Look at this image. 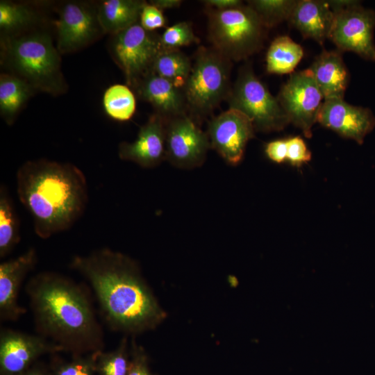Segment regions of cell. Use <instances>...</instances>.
Wrapping results in <instances>:
<instances>
[{
  "instance_id": "obj_12",
  "label": "cell",
  "mask_w": 375,
  "mask_h": 375,
  "mask_svg": "<svg viewBox=\"0 0 375 375\" xmlns=\"http://www.w3.org/2000/svg\"><path fill=\"white\" fill-rule=\"evenodd\" d=\"M210 148L209 139L188 115L165 122V160L180 169L201 166Z\"/></svg>"
},
{
  "instance_id": "obj_34",
  "label": "cell",
  "mask_w": 375,
  "mask_h": 375,
  "mask_svg": "<svg viewBox=\"0 0 375 375\" xmlns=\"http://www.w3.org/2000/svg\"><path fill=\"white\" fill-rule=\"evenodd\" d=\"M140 24L145 30L155 31L165 26L166 18L162 10L150 3H146L140 14Z\"/></svg>"
},
{
  "instance_id": "obj_29",
  "label": "cell",
  "mask_w": 375,
  "mask_h": 375,
  "mask_svg": "<svg viewBox=\"0 0 375 375\" xmlns=\"http://www.w3.org/2000/svg\"><path fill=\"white\" fill-rule=\"evenodd\" d=\"M295 0H251L249 6L265 28H271L288 20L294 8Z\"/></svg>"
},
{
  "instance_id": "obj_7",
  "label": "cell",
  "mask_w": 375,
  "mask_h": 375,
  "mask_svg": "<svg viewBox=\"0 0 375 375\" xmlns=\"http://www.w3.org/2000/svg\"><path fill=\"white\" fill-rule=\"evenodd\" d=\"M226 100L229 108L249 117L256 131H280L290 124L277 97L269 92L249 65L240 70Z\"/></svg>"
},
{
  "instance_id": "obj_30",
  "label": "cell",
  "mask_w": 375,
  "mask_h": 375,
  "mask_svg": "<svg viewBox=\"0 0 375 375\" xmlns=\"http://www.w3.org/2000/svg\"><path fill=\"white\" fill-rule=\"evenodd\" d=\"M98 352L72 356L69 360L61 359L53 354L49 365L51 375H97L95 360Z\"/></svg>"
},
{
  "instance_id": "obj_14",
  "label": "cell",
  "mask_w": 375,
  "mask_h": 375,
  "mask_svg": "<svg viewBox=\"0 0 375 375\" xmlns=\"http://www.w3.org/2000/svg\"><path fill=\"white\" fill-rule=\"evenodd\" d=\"M62 352L53 342L36 334L8 328L0 331V375H17L46 354Z\"/></svg>"
},
{
  "instance_id": "obj_21",
  "label": "cell",
  "mask_w": 375,
  "mask_h": 375,
  "mask_svg": "<svg viewBox=\"0 0 375 375\" xmlns=\"http://www.w3.org/2000/svg\"><path fill=\"white\" fill-rule=\"evenodd\" d=\"M145 1L104 0L97 3V14L104 34L115 35L140 22Z\"/></svg>"
},
{
  "instance_id": "obj_1",
  "label": "cell",
  "mask_w": 375,
  "mask_h": 375,
  "mask_svg": "<svg viewBox=\"0 0 375 375\" xmlns=\"http://www.w3.org/2000/svg\"><path fill=\"white\" fill-rule=\"evenodd\" d=\"M69 267L88 283L111 330L136 337L154 330L167 318L139 265L127 255L98 249L74 256Z\"/></svg>"
},
{
  "instance_id": "obj_16",
  "label": "cell",
  "mask_w": 375,
  "mask_h": 375,
  "mask_svg": "<svg viewBox=\"0 0 375 375\" xmlns=\"http://www.w3.org/2000/svg\"><path fill=\"white\" fill-rule=\"evenodd\" d=\"M38 262L34 248L0 264V321L15 322L26 310L18 301L21 286Z\"/></svg>"
},
{
  "instance_id": "obj_3",
  "label": "cell",
  "mask_w": 375,
  "mask_h": 375,
  "mask_svg": "<svg viewBox=\"0 0 375 375\" xmlns=\"http://www.w3.org/2000/svg\"><path fill=\"white\" fill-rule=\"evenodd\" d=\"M19 201L31 214L42 239L70 228L83 215L88 188L76 165L47 159L28 160L17 172Z\"/></svg>"
},
{
  "instance_id": "obj_11",
  "label": "cell",
  "mask_w": 375,
  "mask_h": 375,
  "mask_svg": "<svg viewBox=\"0 0 375 375\" xmlns=\"http://www.w3.org/2000/svg\"><path fill=\"white\" fill-rule=\"evenodd\" d=\"M56 47L62 53L81 50L104 35L100 25L97 3L83 1L63 2L56 22Z\"/></svg>"
},
{
  "instance_id": "obj_25",
  "label": "cell",
  "mask_w": 375,
  "mask_h": 375,
  "mask_svg": "<svg viewBox=\"0 0 375 375\" xmlns=\"http://www.w3.org/2000/svg\"><path fill=\"white\" fill-rule=\"evenodd\" d=\"M192 67L190 58L179 49H162L154 61L152 72L183 90Z\"/></svg>"
},
{
  "instance_id": "obj_27",
  "label": "cell",
  "mask_w": 375,
  "mask_h": 375,
  "mask_svg": "<svg viewBox=\"0 0 375 375\" xmlns=\"http://www.w3.org/2000/svg\"><path fill=\"white\" fill-rule=\"evenodd\" d=\"M106 114L112 119L124 122L135 113L136 100L133 92L126 85L115 84L106 89L103 97Z\"/></svg>"
},
{
  "instance_id": "obj_9",
  "label": "cell",
  "mask_w": 375,
  "mask_h": 375,
  "mask_svg": "<svg viewBox=\"0 0 375 375\" xmlns=\"http://www.w3.org/2000/svg\"><path fill=\"white\" fill-rule=\"evenodd\" d=\"M109 47L114 61L123 72L127 85L132 89L152 72L154 61L163 49L160 35L145 30L140 22L111 35Z\"/></svg>"
},
{
  "instance_id": "obj_36",
  "label": "cell",
  "mask_w": 375,
  "mask_h": 375,
  "mask_svg": "<svg viewBox=\"0 0 375 375\" xmlns=\"http://www.w3.org/2000/svg\"><path fill=\"white\" fill-rule=\"evenodd\" d=\"M203 3L210 9L214 10H226L243 5L240 0H206Z\"/></svg>"
},
{
  "instance_id": "obj_20",
  "label": "cell",
  "mask_w": 375,
  "mask_h": 375,
  "mask_svg": "<svg viewBox=\"0 0 375 375\" xmlns=\"http://www.w3.org/2000/svg\"><path fill=\"white\" fill-rule=\"evenodd\" d=\"M309 69L324 100L344 99L349 81V74L340 51L324 50Z\"/></svg>"
},
{
  "instance_id": "obj_10",
  "label": "cell",
  "mask_w": 375,
  "mask_h": 375,
  "mask_svg": "<svg viewBox=\"0 0 375 375\" xmlns=\"http://www.w3.org/2000/svg\"><path fill=\"white\" fill-rule=\"evenodd\" d=\"M277 99L290 123L311 138L324 97L310 69L292 74Z\"/></svg>"
},
{
  "instance_id": "obj_8",
  "label": "cell",
  "mask_w": 375,
  "mask_h": 375,
  "mask_svg": "<svg viewBox=\"0 0 375 375\" xmlns=\"http://www.w3.org/2000/svg\"><path fill=\"white\" fill-rule=\"evenodd\" d=\"M334 12L329 39L340 51H352L375 61V10L363 7L359 1H328Z\"/></svg>"
},
{
  "instance_id": "obj_28",
  "label": "cell",
  "mask_w": 375,
  "mask_h": 375,
  "mask_svg": "<svg viewBox=\"0 0 375 375\" xmlns=\"http://www.w3.org/2000/svg\"><path fill=\"white\" fill-rule=\"evenodd\" d=\"M124 335L110 351H99L95 360L97 375H127L130 362V342Z\"/></svg>"
},
{
  "instance_id": "obj_23",
  "label": "cell",
  "mask_w": 375,
  "mask_h": 375,
  "mask_svg": "<svg viewBox=\"0 0 375 375\" xmlns=\"http://www.w3.org/2000/svg\"><path fill=\"white\" fill-rule=\"evenodd\" d=\"M40 17L38 9L31 3L1 0V37L15 36L30 31L38 23Z\"/></svg>"
},
{
  "instance_id": "obj_22",
  "label": "cell",
  "mask_w": 375,
  "mask_h": 375,
  "mask_svg": "<svg viewBox=\"0 0 375 375\" xmlns=\"http://www.w3.org/2000/svg\"><path fill=\"white\" fill-rule=\"evenodd\" d=\"M36 91L25 81L8 72L0 75V113L8 125L13 124Z\"/></svg>"
},
{
  "instance_id": "obj_32",
  "label": "cell",
  "mask_w": 375,
  "mask_h": 375,
  "mask_svg": "<svg viewBox=\"0 0 375 375\" xmlns=\"http://www.w3.org/2000/svg\"><path fill=\"white\" fill-rule=\"evenodd\" d=\"M127 375H153L149 356L144 347L136 342L135 336L130 341V362Z\"/></svg>"
},
{
  "instance_id": "obj_33",
  "label": "cell",
  "mask_w": 375,
  "mask_h": 375,
  "mask_svg": "<svg viewBox=\"0 0 375 375\" xmlns=\"http://www.w3.org/2000/svg\"><path fill=\"white\" fill-rule=\"evenodd\" d=\"M287 142V160L293 166L301 167L311 160V152L299 136L290 138Z\"/></svg>"
},
{
  "instance_id": "obj_19",
  "label": "cell",
  "mask_w": 375,
  "mask_h": 375,
  "mask_svg": "<svg viewBox=\"0 0 375 375\" xmlns=\"http://www.w3.org/2000/svg\"><path fill=\"white\" fill-rule=\"evenodd\" d=\"M334 12L328 1H297L289 22L303 35L322 44L329 38Z\"/></svg>"
},
{
  "instance_id": "obj_5",
  "label": "cell",
  "mask_w": 375,
  "mask_h": 375,
  "mask_svg": "<svg viewBox=\"0 0 375 375\" xmlns=\"http://www.w3.org/2000/svg\"><path fill=\"white\" fill-rule=\"evenodd\" d=\"M231 60L214 47H201L183 88L188 115L197 124L226 100L231 89Z\"/></svg>"
},
{
  "instance_id": "obj_35",
  "label": "cell",
  "mask_w": 375,
  "mask_h": 375,
  "mask_svg": "<svg viewBox=\"0 0 375 375\" xmlns=\"http://www.w3.org/2000/svg\"><path fill=\"white\" fill-rule=\"evenodd\" d=\"M265 151L268 158L274 162H283L287 160L286 140H276L269 142L266 144Z\"/></svg>"
},
{
  "instance_id": "obj_26",
  "label": "cell",
  "mask_w": 375,
  "mask_h": 375,
  "mask_svg": "<svg viewBox=\"0 0 375 375\" xmlns=\"http://www.w3.org/2000/svg\"><path fill=\"white\" fill-rule=\"evenodd\" d=\"M19 220L5 185L0 188V258L8 256L20 241Z\"/></svg>"
},
{
  "instance_id": "obj_18",
  "label": "cell",
  "mask_w": 375,
  "mask_h": 375,
  "mask_svg": "<svg viewBox=\"0 0 375 375\" xmlns=\"http://www.w3.org/2000/svg\"><path fill=\"white\" fill-rule=\"evenodd\" d=\"M133 90L140 99L151 104L154 113L165 122L188 115L183 90L152 72L141 78Z\"/></svg>"
},
{
  "instance_id": "obj_15",
  "label": "cell",
  "mask_w": 375,
  "mask_h": 375,
  "mask_svg": "<svg viewBox=\"0 0 375 375\" xmlns=\"http://www.w3.org/2000/svg\"><path fill=\"white\" fill-rule=\"evenodd\" d=\"M317 122L362 144L375 128V116L367 108L351 105L344 99H330L324 101Z\"/></svg>"
},
{
  "instance_id": "obj_4",
  "label": "cell",
  "mask_w": 375,
  "mask_h": 375,
  "mask_svg": "<svg viewBox=\"0 0 375 375\" xmlns=\"http://www.w3.org/2000/svg\"><path fill=\"white\" fill-rule=\"evenodd\" d=\"M1 63L36 92L58 96L67 91L60 53L46 32L31 31L1 37Z\"/></svg>"
},
{
  "instance_id": "obj_38",
  "label": "cell",
  "mask_w": 375,
  "mask_h": 375,
  "mask_svg": "<svg viewBox=\"0 0 375 375\" xmlns=\"http://www.w3.org/2000/svg\"><path fill=\"white\" fill-rule=\"evenodd\" d=\"M181 0H152L150 3L155 6L161 10L166 9L176 8L182 3Z\"/></svg>"
},
{
  "instance_id": "obj_6",
  "label": "cell",
  "mask_w": 375,
  "mask_h": 375,
  "mask_svg": "<svg viewBox=\"0 0 375 375\" xmlns=\"http://www.w3.org/2000/svg\"><path fill=\"white\" fill-rule=\"evenodd\" d=\"M208 9L209 39L212 47L224 56L239 61L262 47L265 27L249 6Z\"/></svg>"
},
{
  "instance_id": "obj_24",
  "label": "cell",
  "mask_w": 375,
  "mask_h": 375,
  "mask_svg": "<svg viewBox=\"0 0 375 375\" xmlns=\"http://www.w3.org/2000/svg\"><path fill=\"white\" fill-rule=\"evenodd\" d=\"M303 56L301 46L282 35L271 43L266 56V69L270 74L292 73Z\"/></svg>"
},
{
  "instance_id": "obj_13",
  "label": "cell",
  "mask_w": 375,
  "mask_h": 375,
  "mask_svg": "<svg viewBox=\"0 0 375 375\" xmlns=\"http://www.w3.org/2000/svg\"><path fill=\"white\" fill-rule=\"evenodd\" d=\"M255 132L247 116L228 108L209 121L206 133L210 148L228 164L237 165L243 159L247 144L254 138Z\"/></svg>"
},
{
  "instance_id": "obj_17",
  "label": "cell",
  "mask_w": 375,
  "mask_h": 375,
  "mask_svg": "<svg viewBox=\"0 0 375 375\" xmlns=\"http://www.w3.org/2000/svg\"><path fill=\"white\" fill-rule=\"evenodd\" d=\"M120 159L131 161L144 168H153L165 160V121L153 113L140 127L132 142L119 144Z\"/></svg>"
},
{
  "instance_id": "obj_2",
  "label": "cell",
  "mask_w": 375,
  "mask_h": 375,
  "mask_svg": "<svg viewBox=\"0 0 375 375\" xmlns=\"http://www.w3.org/2000/svg\"><path fill=\"white\" fill-rule=\"evenodd\" d=\"M37 334L72 356L103 351L104 335L86 289L54 272H42L26 283Z\"/></svg>"
},
{
  "instance_id": "obj_31",
  "label": "cell",
  "mask_w": 375,
  "mask_h": 375,
  "mask_svg": "<svg viewBox=\"0 0 375 375\" xmlns=\"http://www.w3.org/2000/svg\"><path fill=\"white\" fill-rule=\"evenodd\" d=\"M199 41L192 26L186 22H181L167 28L160 35L161 45L165 49H179Z\"/></svg>"
},
{
  "instance_id": "obj_37",
  "label": "cell",
  "mask_w": 375,
  "mask_h": 375,
  "mask_svg": "<svg viewBox=\"0 0 375 375\" xmlns=\"http://www.w3.org/2000/svg\"><path fill=\"white\" fill-rule=\"evenodd\" d=\"M17 375H51V372L49 365L38 361L29 369Z\"/></svg>"
}]
</instances>
